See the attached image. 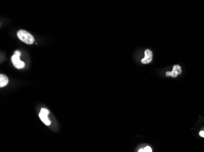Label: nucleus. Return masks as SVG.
<instances>
[{"instance_id": "nucleus-7", "label": "nucleus", "mask_w": 204, "mask_h": 152, "mask_svg": "<svg viewBox=\"0 0 204 152\" xmlns=\"http://www.w3.org/2000/svg\"><path fill=\"white\" fill-rule=\"evenodd\" d=\"M144 151H145V152H152V150H151V148L150 147H148V146H147V147H145L144 148Z\"/></svg>"}, {"instance_id": "nucleus-8", "label": "nucleus", "mask_w": 204, "mask_h": 152, "mask_svg": "<svg viewBox=\"0 0 204 152\" xmlns=\"http://www.w3.org/2000/svg\"><path fill=\"white\" fill-rule=\"evenodd\" d=\"M199 135L202 137H204V131H201L199 132Z\"/></svg>"}, {"instance_id": "nucleus-3", "label": "nucleus", "mask_w": 204, "mask_h": 152, "mask_svg": "<svg viewBox=\"0 0 204 152\" xmlns=\"http://www.w3.org/2000/svg\"><path fill=\"white\" fill-rule=\"evenodd\" d=\"M48 114H49V111L46 108H42L38 114L40 119L46 125H49L51 123V122L48 117Z\"/></svg>"}, {"instance_id": "nucleus-4", "label": "nucleus", "mask_w": 204, "mask_h": 152, "mask_svg": "<svg viewBox=\"0 0 204 152\" xmlns=\"http://www.w3.org/2000/svg\"><path fill=\"white\" fill-rule=\"evenodd\" d=\"M181 73V69L179 65H174L173 66V70L171 72L167 71L166 73L167 76H171L172 77H177L178 75H180Z\"/></svg>"}, {"instance_id": "nucleus-2", "label": "nucleus", "mask_w": 204, "mask_h": 152, "mask_svg": "<svg viewBox=\"0 0 204 152\" xmlns=\"http://www.w3.org/2000/svg\"><path fill=\"white\" fill-rule=\"evenodd\" d=\"M20 51L17 50L14 52L13 55L11 57V61L12 62V64L17 69H22L25 66V63L23 61H21L20 59Z\"/></svg>"}, {"instance_id": "nucleus-1", "label": "nucleus", "mask_w": 204, "mask_h": 152, "mask_svg": "<svg viewBox=\"0 0 204 152\" xmlns=\"http://www.w3.org/2000/svg\"><path fill=\"white\" fill-rule=\"evenodd\" d=\"M16 34L18 38L21 41L27 44H32L34 42V36L29 32L25 30H19Z\"/></svg>"}, {"instance_id": "nucleus-6", "label": "nucleus", "mask_w": 204, "mask_h": 152, "mask_svg": "<svg viewBox=\"0 0 204 152\" xmlns=\"http://www.w3.org/2000/svg\"><path fill=\"white\" fill-rule=\"evenodd\" d=\"M9 83V79L4 74L0 75V87H4Z\"/></svg>"}, {"instance_id": "nucleus-5", "label": "nucleus", "mask_w": 204, "mask_h": 152, "mask_svg": "<svg viewBox=\"0 0 204 152\" xmlns=\"http://www.w3.org/2000/svg\"><path fill=\"white\" fill-rule=\"evenodd\" d=\"M152 52L149 49H147L145 50V57L141 60V62L143 64H148L151 62V61L152 60Z\"/></svg>"}, {"instance_id": "nucleus-9", "label": "nucleus", "mask_w": 204, "mask_h": 152, "mask_svg": "<svg viewBox=\"0 0 204 152\" xmlns=\"http://www.w3.org/2000/svg\"><path fill=\"white\" fill-rule=\"evenodd\" d=\"M138 152H145V151H144V149H139Z\"/></svg>"}]
</instances>
